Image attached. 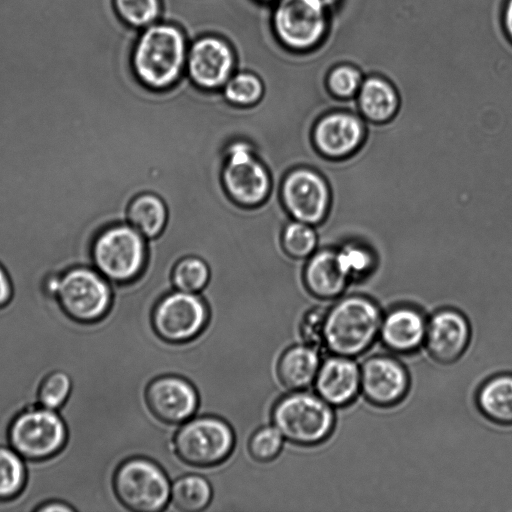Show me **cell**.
<instances>
[{"label": "cell", "instance_id": "obj_31", "mask_svg": "<svg viewBox=\"0 0 512 512\" xmlns=\"http://www.w3.org/2000/svg\"><path fill=\"white\" fill-rule=\"evenodd\" d=\"M121 18L135 27L150 26L160 12L159 0H114Z\"/></svg>", "mask_w": 512, "mask_h": 512}, {"label": "cell", "instance_id": "obj_18", "mask_svg": "<svg viewBox=\"0 0 512 512\" xmlns=\"http://www.w3.org/2000/svg\"><path fill=\"white\" fill-rule=\"evenodd\" d=\"M363 139V127L347 113H332L319 119L312 130L317 151L329 158H341L352 153Z\"/></svg>", "mask_w": 512, "mask_h": 512}, {"label": "cell", "instance_id": "obj_23", "mask_svg": "<svg viewBox=\"0 0 512 512\" xmlns=\"http://www.w3.org/2000/svg\"><path fill=\"white\" fill-rule=\"evenodd\" d=\"M358 92L359 107L371 121H387L398 108V96L394 87L382 77L367 78Z\"/></svg>", "mask_w": 512, "mask_h": 512}, {"label": "cell", "instance_id": "obj_25", "mask_svg": "<svg viewBox=\"0 0 512 512\" xmlns=\"http://www.w3.org/2000/svg\"><path fill=\"white\" fill-rule=\"evenodd\" d=\"M211 498L212 488L210 483L197 474L184 475L171 486V503L181 511H200L210 503Z\"/></svg>", "mask_w": 512, "mask_h": 512}, {"label": "cell", "instance_id": "obj_8", "mask_svg": "<svg viewBox=\"0 0 512 512\" xmlns=\"http://www.w3.org/2000/svg\"><path fill=\"white\" fill-rule=\"evenodd\" d=\"M174 449L178 457L193 466L207 467L224 461L234 446V433L222 419L213 416L187 420L177 431Z\"/></svg>", "mask_w": 512, "mask_h": 512}, {"label": "cell", "instance_id": "obj_13", "mask_svg": "<svg viewBox=\"0 0 512 512\" xmlns=\"http://www.w3.org/2000/svg\"><path fill=\"white\" fill-rule=\"evenodd\" d=\"M362 391L365 399L378 407L398 404L406 396L410 379L404 365L392 356L375 355L360 368Z\"/></svg>", "mask_w": 512, "mask_h": 512}, {"label": "cell", "instance_id": "obj_1", "mask_svg": "<svg viewBox=\"0 0 512 512\" xmlns=\"http://www.w3.org/2000/svg\"><path fill=\"white\" fill-rule=\"evenodd\" d=\"M187 48L180 29L152 24L142 33L133 54V68L140 83L154 90L174 86L186 65Z\"/></svg>", "mask_w": 512, "mask_h": 512}, {"label": "cell", "instance_id": "obj_9", "mask_svg": "<svg viewBox=\"0 0 512 512\" xmlns=\"http://www.w3.org/2000/svg\"><path fill=\"white\" fill-rule=\"evenodd\" d=\"M222 179L230 197L244 206L263 202L271 187L267 167L246 139H235L227 145Z\"/></svg>", "mask_w": 512, "mask_h": 512}, {"label": "cell", "instance_id": "obj_19", "mask_svg": "<svg viewBox=\"0 0 512 512\" xmlns=\"http://www.w3.org/2000/svg\"><path fill=\"white\" fill-rule=\"evenodd\" d=\"M427 320L415 308L402 306L382 317L379 337L389 350L409 354L424 344Z\"/></svg>", "mask_w": 512, "mask_h": 512}, {"label": "cell", "instance_id": "obj_2", "mask_svg": "<svg viewBox=\"0 0 512 512\" xmlns=\"http://www.w3.org/2000/svg\"><path fill=\"white\" fill-rule=\"evenodd\" d=\"M381 321L380 309L370 299L344 298L327 310L322 344L335 355L359 356L379 336Z\"/></svg>", "mask_w": 512, "mask_h": 512}, {"label": "cell", "instance_id": "obj_5", "mask_svg": "<svg viewBox=\"0 0 512 512\" xmlns=\"http://www.w3.org/2000/svg\"><path fill=\"white\" fill-rule=\"evenodd\" d=\"M67 425L57 410L40 405L18 413L8 429L9 445L30 461L58 454L66 445Z\"/></svg>", "mask_w": 512, "mask_h": 512}, {"label": "cell", "instance_id": "obj_22", "mask_svg": "<svg viewBox=\"0 0 512 512\" xmlns=\"http://www.w3.org/2000/svg\"><path fill=\"white\" fill-rule=\"evenodd\" d=\"M479 411L490 421L512 426V373H501L487 379L478 389Z\"/></svg>", "mask_w": 512, "mask_h": 512}, {"label": "cell", "instance_id": "obj_15", "mask_svg": "<svg viewBox=\"0 0 512 512\" xmlns=\"http://www.w3.org/2000/svg\"><path fill=\"white\" fill-rule=\"evenodd\" d=\"M145 398L152 414L167 424L186 422L198 406V394L193 385L175 375H165L151 381Z\"/></svg>", "mask_w": 512, "mask_h": 512}, {"label": "cell", "instance_id": "obj_17", "mask_svg": "<svg viewBox=\"0 0 512 512\" xmlns=\"http://www.w3.org/2000/svg\"><path fill=\"white\" fill-rule=\"evenodd\" d=\"M314 384L317 394L331 406L349 405L360 391V368L352 357L332 354L320 364Z\"/></svg>", "mask_w": 512, "mask_h": 512}, {"label": "cell", "instance_id": "obj_3", "mask_svg": "<svg viewBox=\"0 0 512 512\" xmlns=\"http://www.w3.org/2000/svg\"><path fill=\"white\" fill-rule=\"evenodd\" d=\"M272 419L284 438L299 445L323 442L335 426L333 406L318 394L303 390L280 399L273 408Z\"/></svg>", "mask_w": 512, "mask_h": 512}, {"label": "cell", "instance_id": "obj_11", "mask_svg": "<svg viewBox=\"0 0 512 512\" xmlns=\"http://www.w3.org/2000/svg\"><path fill=\"white\" fill-rule=\"evenodd\" d=\"M273 26L284 45L297 50L314 47L327 27L323 0H280Z\"/></svg>", "mask_w": 512, "mask_h": 512}, {"label": "cell", "instance_id": "obj_26", "mask_svg": "<svg viewBox=\"0 0 512 512\" xmlns=\"http://www.w3.org/2000/svg\"><path fill=\"white\" fill-rule=\"evenodd\" d=\"M27 476L26 459L10 445H0V508L22 492Z\"/></svg>", "mask_w": 512, "mask_h": 512}, {"label": "cell", "instance_id": "obj_4", "mask_svg": "<svg viewBox=\"0 0 512 512\" xmlns=\"http://www.w3.org/2000/svg\"><path fill=\"white\" fill-rule=\"evenodd\" d=\"M146 255V238L127 222L105 227L91 245L97 271L116 283L135 279L143 269Z\"/></svg>", "mask_w": 512, "mask_h": 512}, {"label": "cell", "instance_id": "obj_37", "mask_svg": "<svg viewBox=\"0 0 512 512\" xmlns=\"http://www.w3.org/2000/svg\"><path fill=\"white\" fill-rule=\"evenodd\" d=\"M53 511H61V512H75L74 508L70 506L68 503H65L60 500H50L43 502L39 506H37L34 512H53Z\"/></svg>", "mask_w": 512, "mask_h": 512}, {"label": "cell", "instance_id": "obj_24", "mask_svg": "<svg viewBox=\"0 0 512 512\" xmlns=\"http://www.w3.org/2000/svg\"><path fill=\"white\" fill-rule=\"evenodd\" d=\"M167 220V208L156 194L145 192L137 195L129 204L127 223L146 239L157 236Z\"/></svg>", "mask_w": 512, "mask_h": 512}, {"label": "cell", "instance_id": "obj_6", "mask_svg": "<svg viewBox=\"0 0 512 512\" xmlns=\"http://www.w3.org/2000/svg\"><path fill=\"white\" fill-rule=\"evenodd\" d=\"M112 487L118 501L137 512L160 511L171 495L165 472L153 461L140 457L129 458L118 465Z\"/></svg>", "mask_w": 512, "mask_h": 512}, {"label": "cell", "instance_id": "obj_32", "mask_svg": "<svg viewBox=\"0 0 512 512\" xmlns=\"http://www.w3.org/2000/svg\"><path fill=\"white\" fill-rule=\"evenodd\" d=\"M283 435L275 426H265L257 430L249 441V452L258 461H270L280 452Z\"/></svg>", "mask_w": 512, "mask_h": 512}, {"label": "cell", "instance_id": "obj_36", "mask_svg": "<svg viewBox=\"0 0 512 512\" xmlns=\"http://www.w3.org/2000/svg\"><path fill=\"white\" fill-rule=\"evenodd\" d=\"M13 296V285L12 281L0 265V308L6 306L12 299Z\"/></svg>", "mask_w": 512, "mask_h": 512}, {"label": "cell", "instance_id": "obj_35", "mask_svg": "<svg viewBox=\"0 0 512 512\" xmlns=\"http://www.w3.org/2000/svg\"><path fill=\"white\" fill-rule=\"evenodd\" d=\"M326 313V309L314 307L304 314L300 324V333L306 344L316 346L323 343Z\"/></svg>", "mask_w": 512, "mask_h": 512}, {"label": "cell", "instance_id": "obj_20", "mask_svg": "<svg viewBox=\"0 0 512 512\" xmlns=\"http://www.w3.org/2000/svg\"><path fill=\"white\" fill-rule=\"evenodd\" d=\"M348 277L342 271L337 253L321 250L308 258L304 282L308 292L320 299H331L342 293Z\"/></svg>", "mask_w": 512, "mask_h": 512}, {"label": "cell", "instance_id": "obj_38", "mask_svg": "<svg viewBox=\"0 0 512 512\" xmlns=\"http://www.w3.org/2000/svg\"><path fill=\"white\" fill-rule=\"evenodd\" d=\"M503 24L505 31L512 41V0H507L503 11Z\"/></svg>", "mask_w": 512, "mask_h": 512}, {"label": "cell", "instance_id": "obj_28", "mask_svg": "<svg viewBox=\"0 0 512 512\" xmlns=\"http://www.w3.org/2000/svg\"><path fill=\"white\" fill-rule=\"evenodd\" d=\"M225 99L235 105L249 106L260 101L264 83L255 74L240 72L230 77L222 89Z\"/></svg>", "mask_w": 512, "mask_h": 512}, {"label": "cell", "instance_id": "obj_21", "mask_svg": "<svg viewBox=\"0 0 512 512\" xmlns=\"http://www.w3.org/2000/svg\"><path fill=\"white\" fill-rule=\"evenodd\" d=\"M320 364L319 353L313 345L292 346L278 362L279 380L290 390H304L314 383Z\"/></svg>", "mask_w": 512, "mask_h": 512}, {"label": "cell", "instance_id": "obj_16", "mask_svg": "<svg viewBox=\"0 0 512 512\" xmlns=\"http://www.w3.org/2000/svg\"><path fill=\"white\" fill-rule=\"evenodd\" d=\"M470 337L467 318L455 309L446 308L436 311L427 320L424 344L435 361L450 364L463 355Z\"/></svg>", "mask_w": 512, "mask_h": 512}, {"label": "cell", "instance_id": "obj_14", "mask_svg": "<svg viewBox=\"0 0 512 512\" xmlns=\"http://www.w3.org/2000/svg\"><path fill=\"white\" fill-rule=\"evenodd\" d=\"M231 47L221 38L207 36L193 43L187 53V71L198 88L217 90L229 80L234 68Z\"/></svg>", "mask_w": 512, "mask_h": 512}, {"label": "cell", "instance_id": "obj_12", "mask_svg": "<svg viewBox=\"0 0 512 512\" xmlns=\"http://www.w3.org/2000/svg\"><path fill=\"white\" fill-rule=\"evenodd\" d=\"M281 196L292 218L310 225L324 219L330 199L324 179L311 168L303 166L285 175Z\"/></svg>", "mask_w": 512, "mask_h": 512}, {"label": "cell", "instance_id": "obj_27", "mask_svg": "<svg viewBox=\"0 0 512 512\" xmlns=\"http://www.w3.org/2000/svg\"><path fill=\"white\" fill-rule=\"evenodd\" d=\"M209 277L207 263L197 256L182 258L172 274L175 289L189 293H199L208 283Z\"/></svg>", "mask_w": 512, "mask_h": 512}, {"label": "cell", "instance_id": "obj_34", "mask_svg": "<svg viewBox=\"0 0 512 512\" xmlns=\"http://www.w3.org/2000/svg\"><path fill=\"white\" fill-rule=\"evenodd\" d=\"M337 259L347 277L363 274L371 266L370 254L357 246L349 245L344 247L337 253Z\"/></svg>", "mask_w": 512, "mask_h": 512}, {"label": "cell", "instance_id": "obj_7", "mask_svg": "<svg viewBox=\"0 0 512 512\" xmlns=\"http://www.w3.org/2000/svg\"><path fill=\"white\" fill-rule=\"evenodd\" d=\"M55 298L70 318L92 323L108 314L113 292L109 280L101 273L76 267L59 275Z\"/></svg>", "mask_w": 512, "mask_h": 512}, {"label": "cell", "instance_id": "obj_10", "mask_svg": "<svg viewBox=\"0 0 512 512\" xmlns=\"http://www.w3.org/2000/svg\"><path fill=\"white\" fill-rule=\"evenodd\" d=\"M209 317L205 300L198 293L171 291L156 302L152 324L157 335L171 343H182L196 337Z\"/></svg>", "mask_w": 512, "mask_h": 512}, {"label": "cell", "instance_id": "obj_30", "mask_svg": "<svg viewBox=\"0 0 512 512\" xmlns=\"http://www.w3.org/2000/svg\"><path fill=\"white\" fill-rule=\"evenodd\" d=\"M282 240L291 256L308 258L315 251L317 234L310 224L293 219L285 226Z\"/></svg>", "mask_w": 512, "mask_h": 512}, {"label": "cell", "instance_id": "obj_33", "mask_svg": "<svg viewBox=\"0 0 512 512\" xmlns=\"http://www.w3.org/2000/svg\"><path fill=\"white\" fill-rule=\"evenodd\" d=\"M362 82L358 69L347 64L336 66L327 77V86L330 92L340 98L353 96L359 91Z\"/></svg>", "mask_w": 512, "mask_h": 512}, {"label": "cell", "instance_id": "obj_29", "mask_svg": "<svg viewBox=\"0 0 512 512\" xmlns=\"http://www.w3.org/2000/svg\"><path fill=\"white\" fill-rule=\"evenodd\" d=\"M73 390V381L63 370L48 373L40 382L37 391L38 405L60 410L69 399Z\"/></svg>", "mask_w": 512, "mask_h": 512}]
</instances>
